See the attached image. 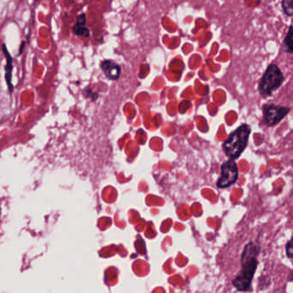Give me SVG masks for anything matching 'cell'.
I'll return each instance as SVG.
<instances>
[{"instance_id": "cell-2", "label": "cell", "mask_w": 293, "mask_h": 293, "mask_svg": "<svg viewBox=\"0 0 293 293\" xmlns=\"http://www.w3.org/2000/svg\"><path fill=\"white\" fill-rule=\"evenodd\" d=\"M251 133V128L244 124L231 133L224 142L223 151L230 159H238L248 146V138Z\"/></svg>"}, {"instance_id": "cell-9", "label": "cell", "mask_w": 293, "mask_h": 293, "mask_svg": "<svg viewBox=\"0 0 293 293\" xmlns=\"http://www.w3.org/2000/svg\"><path fill=\"white\" fill-rule=\"evenodd\" d=\"M72 31L75 35H78V36H85V37L90 36V30L85 25H80V24L76 23L72 28Z\"/></svg>"}, {"instance_id": "cell-7", "label": "cell", "mask_w": 293, "mask_h": 293, "mask_svg": "<svg viewBox=\"0 0 293 293\" xmlns=\"http://www.w3.org/2000/svg\"><path fill=\"white\" fill-rule=\"evenodd\" d=\"M101 69L109 79L118 80L121 74V68L114 61L105 60L101 63Z\"/></svg>"}, {"instance_id": "cell-11", "label": "cell", "mask_w": 293, "mask_h": 293, "mask_svg": "<svg viewBox=\"0 0 293 293\" xmlns=\"http://www.w3.org/2000/svg\"><path fill=\"white\" fill-rule=\"evenodd\" d=\"M286 251H287V255L289 258L293 260V238L290 239L287 244V247H286Z\"/></svg>"}, {"instance_id": "cell-8", "label": "cell", "mask_w": 293, "mask_h": 293, "mask_svg": "<svg viewBox=\"0 0 293 293\" xmlns=\"http://www.w3.org/2000/svg\"><path fill=\"white\" fill-rule=\"evenodd\" d=\"M284 45L288 53H293V26H290L284 39Z\"/></svg>"}, {"instance_id": "cell-6", "label": "cell", "mask_w": 293, "mask_h": 293, "mask_svg": "<svg viewBox=\"0 0 293 293\" xmlns=\"http://www.w3.org/2000/svg\"><path fill=\"white\" fill-rule=\"evenodd\" d=\"M2 51H3V55L5 57V59H6V64L4 66V71H5L4 77H5L8 91L11 95L13 90H14L12 83L13 57L10 54V51H8V48H7L6 45L4 43L2 44Z\"/></svg>"}, {"instance_id": "cell-5", "label": "cell", "mask_w": 293, "mask_h": 293, "mask_svg": "<svg viewBox=\"0 0 293 293\" xmlns=\"http://www.w3.org/2000/svg\"><path fill=\"white\" fill-rule=\"evenodd\" d=\"M239 179V168L234 159H230L221 165V174L217 181V187L225 189L234 185Z\"/></svg>"}, {"instance_id": "cell-3", "label": "cell", "mask_w": 293, "mask_h": 293, "mask_svg": "<svg viewBox=\"0 0 293 293\" xmlns=\"http://www.w3.org/2000/svg\"><path fill=\"white\" fill-rule=\"evenodd\" d=\"M285 77L281 69L275 64L268 65L261 81L259 82L258 91L263 98H267L273 95L283 84Z\"/></svg>"}, {"instance_id": "cell-1", "label": "cell", "mask_w": 293, "mask_h": 293, "mask_svg": "<svg viewBox=\"0 0 293 293\" xmlns=\"http://www.w3.org/2000/svg\"><path fill=\"white\" fill-rule=\"evenodd\" d=\"M260 246L255 242L246 244L241 255L242 269L233 281V286L240 292H247L251 287L252 280L257 268V256L260 253Z\"/></svg>"}, {"instance_id": "cell-10", "label": "cell", "mask_w": 293, "mask_h": 293, "mask_svg": "<svg viewBox=\"0 0 293 293\" xmlns=\"http://www.w3.org/2000/svg\"><path fill=\"white\" fill-rule=\"evenodd\" d=\"M281 6L284 13L287 16H293V0H282Z\"/></svg>"}, {"instance_id": "cell-13", "label": "cell", "mask_w": 293, "mask_h": 293, "mask_svg": "<svg viewBox=\"0 0 293 293\" xmlns=\"http://www.w3.org/2000/svg\"><path fill=\"white\" fill-rule=\"evenodd\" d=\"M25 46L26 42H24V41H23V42H22V43H21V46H20L19 51H18V53H17V55H18V56L23 53V50H24V48H25Z\"/></svg>"}, {"instance_id": "cell-4", "label": "cell", "mask_w": 293, "mask_h": 293, "mask_svg": "<svg viewBox=\"0 0 293 293\" xmlns=\"http://www.w3.org/2000/svg\"><path fill=\"white\" fill-rule=\"evenodd\" d=\"M290 112L291 108L287 106H280L274 104H265L262 106L263 122L268 127H273L282 121Z\"/></svg>"}, {"instance_id": "cell-12", "label": "cell", "mask_w": 293, "mask_h": 293, "mask_svg": "<svg viewBox=\"0 0 293 293\" xmlns=\"http://www.w3.org/2000/svg\"><path fill=\"white\" fill-rule=\"evenodd\" d=\"M77 23L80 25H85L86 24V15L81 14L77 16Z\"/></svg>"}]
</instances>
